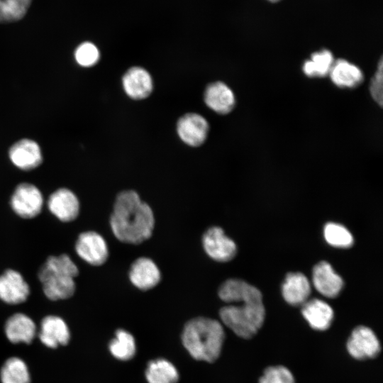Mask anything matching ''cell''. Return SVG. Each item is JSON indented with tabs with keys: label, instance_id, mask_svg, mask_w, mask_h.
I'll return each mask as SVG.
<instances>
[{
	"label": "cell",
	"instance_id": "11",
	"mask_svg": "<svg viewBox=\"0 0 383 383\" xmlns=\"http://www.w3.org/2000/svg\"><path fill=\"white\" fill-rule=\"evenodd\" d=\"M38 335L43 345L52 349L67 345L71 338L67 324L55 315H48L42 319Z\"/></svg>",
	"mask_w": 383,
	"mask_h": 383
},
{
	"label": "cell",
	"instance_id": "8",
	"mask_svg": "<svg viewBox=\"0 0 383 383\" xmlns=\"http://www.w3.org/2000/svg\"><path fill=\"white\" fill-rule=\"evenodd\" d=\"M176 128L183 143L191 147H198L206 140L209 126L203 116L196 113H187L179 118Z\"/></svg>",
	"mask_w": 383,
	"mask_h": 383
},
{
	"label": "cell",
	"instance_id": "31",
	"mask_svg": "<svg viewBox=\"0 0 383 383\" xmlns=\"http://www.w3.org/2000/svg\"><path fill=\"white\" fill-rule=\"evenodd\" d=\"M382 67L383 63L381 59L370 86L371 96L380 106L382 105Z\"/></svg>",
	"mask_w": 383,
	"mask_h": 383
},
{
	"label": "cell",
	"instance_id": "9",
	"mask_svg": "<svg viewBox=\"0 0 383 383\" xmlns=\"http://www.w3.org/2000/svg\"><path fill=\"white\" fill-rule=\"evenodd\" d=\"M347 350L353 358L365 360L375 357L381 348L374 333L368 327L360 326L353 331L349 337Z\"/></svg>",
	"mask_w": 383,
	"mask_h": 383
},
{
	"label": "cell",
	"instance_id": "21",
	"mask_svg": "<svg viewBox=\"0 0 383 383\" xmlns=\"http://www.w3.org/2000/svg\"><path fill=\"white\" fill-rule=\"evenodd\" d=\"M218 294L220 299L226 303L243 302L262 297L258 289L239 279L225 281L221 285Z\"/></svg>",
	"mask_w": 383,
	"mask_h": 383
},
{
	"label": "cell",
	"instance_id": "28",
	"mask_svg": "<svg viewBox=\"0 0 383 383\" xmlns=\"http://www.w3.org/2000/svg\"><path fill=\"white\" fill-rule=\"evenodd\" d=\"M326 242L337 248H349L353 243L350 231L343 226L335 223H328L323 229Z\"/></svg>",
	"mask_w": 383,
	"mask_h": 383
},
{
	"label": "cell",
	"instance_id": "15",
	"mask_svg": "<svg viewBox=\"0 0 383 383\" xmlns=\"http://www.w3.org/2000/svg\"><path fill=\"white\" fill-rule=\"evenodd\" d=\"M9 156L11 162L22 170L36 168L43 162V155L39 145L28 138L15 143L9 149Z\"/></svg>",
	"mask_w": 383,
	"mask_h": 383
},
{
	"label": "cell",
	"instance_id": "30",
	"mask_svg": "<svg viewBox=\"0 0 383 383\" xmlns=\"http://www.w3.org/2000/svg\"><path fill=\"white\" fill-rule=\"evenodd\" d=\"M259 383H295L292 372L284 366L267 367L260 378Z\"/></svg>",
	"mask_w": 383,
	"mask_h": 383
},
{
	"label": "cell",
	"instance_id": "2",
	"mask_svg": "<svg viewBox=\"0 0 383 383\" xmlns=\"http://www.w3.org/2000/svg\"><path fill=\"white\" fill-rule=\"evenodd\" d=\"M224 339L222 324L203 316L187 321L182 333V344L190 355L207 362H213L218 358Z\"/></svg>",
	"mask_w": 383,
	"mask_h": 383
},
{
	"label": "cell",
	"instance_id": "32",
	"mask_svg": "<svg viewBox=\"0 0 383 383\" xmlns=\"http://www.w3.org/2000/svg\"><path fill=\"white\" fill-rule=\"evenodd\" d=\"M271 1H279V0H270Z\"/></svg>",
	"mask_w": 383,
	"mask_h": 383
},
{
	"label": "cell",
	"instance_id": "26",
	"mask_svg": "<svg viewBox=\"0 0 383 383\" xmlns=\"http://www.w3.org/2000/svg\"><path fill=\"white\" fill-rule=\"evenodd\" d=\"M333 62L332 53L323 50L313 53L310 60L304 62L303 72L310 77H323L329 74Z\"/></svg>",
	"mask_w": 383,
	"mask_h": 383
},
{
	"label": "cell",
	"instance_id": "12",
	"mask_svg": "<svg viewBox=\"0 0 383 383\" xmlns=\"http://www.w3.org/2000/svg\"><path fill=\"white\" fill-rule=\"evenodd\" d=\"M48 208L60 221L70 222L78 216L80 206L79 199L72 191L60 188L50 195Z\"/></svg>",
	"mask_w": 383,
	"mask_h": 383
},
{
	"label": "cell",
	"instance_id": "6",
	"mask_svg": "<svg viewBox=\"0 0 383 383\" xmlns=\"http://www.w3.org/2000/svg\"><path fill=\"white\" fill-rule=\"evenodd\" d=\"M201 240L205 252L215 261L228 262L236 254L235 243L218 226L209 228L204 233Z\"/></svg>",
	"mask_w": 383,
	"mask_h": 383
},
{
	"label": "cell",
	"instance_id": "23",
	"mask_svg": "<svg viewBox=\"0 0 383 383\" xmlns=\"http://www.w3.org/2000/svg\"><path fill=\"white\" fill-rule=\"evenodd\" d=\"M145 375L148 383H177L179 373L175 366L163 358L149 362Z\"/></svg>",
	"mask_w": 383,
	"mask_h": 383
},
{
	"label": "cell",
	"instance_id": "27",
	"mask_svg": "<svg viewBox=\"0 0 383 383\" xmlns=\"http://www.w3.org/2000/svg\"><path fill=\"white\" fill-rule=\"evenodd\" d=\"M31 0H0V23L21 20L26 13Z\"/></svg>",
	"mask_w": 383,
	"mask_h": 383
},
{
	"label": "cell",
	"instance_id": "18",
	"mask_svg": "<svg viewBox=\"0 0 383 383\" xmlns=\"http://www.w3.org/2000/svg\"><path fill=\"white\" fill-rule=\"evenodd\" d=\"M206 105L219 114H227L234 108L235 98L231 89L222 82L209 84L204 93Z\"/></svg>",
	"mask_w": 383,
	"mask_h": 383
},
{
	"label": "cell",
	"instance_id": "24",
	"mask_svg": "<svg viewBox=\"0 0 383 383\" xmlns=\"http://www.w3.org/2000/svg\"><path fill=\"white\" fill-rule=\"evenodd\" d=\"M0 380L1 383H31L26 363L18 357L6 360L0 369Z\"/></svg>",
	"mask_w": 383,
	"mask_h": 383
},
{
	"label": "cell",
	"instance_id": "16",
	"mask_svg": "<svg viewBox=\"0 0 383 383\" xmlns=\"http://www.w3.org/2000/svg\"><path fill=\"white\" fill-rule=\"evenodd\" d=\"M312 281L316 289L323 296L328 298L337 296L343 286L342 278L326 261L320 262L314 266Z\"/></svg>",
	"mask_w": 383,
	"mask_h": 383
},
{
	"label": "cell",
	"instance_id": "1",
	"mask_svg": "<svg viewBox=\"0 0 383 383\" xmlns=\"http://www.w3.org/2000/svg\"><path fill=\"white\" fill-rule=\"evenodd\" d=\"M110 226L118 240L137 245L151 237L155 216L151 207L135 191L124 190L116 196Z\"/></svg>",
	"mask_w": 383,
	"mask_h": 383
},
{
	"label": "cell",
	"instance_id": "25",
	"mask_svg": "<svg viewBox=\"0 0 383 383\" xmlns=\"http://www.w3.org/2000/svg\"><path fill=\"white\" fill-rule=\"evenodd\" d=\"M111 354L117 360L126 361L132 359L136 351L134 337L128 331L118 329L109 344Z\"/></svg>",
	"mask_w": 383,
	"mask_h": 383
},
{
	"label": "cell",
	"instance_id": "22",
	"mask_svg": "<svg viewBox=\"0 0 383 383\" xmlns=\"http://www.w3.org/2000/svg\"><path fill=\"white\" fill-rule=\"evenodd\" d=\"M328 74L336 86L343 88L356 87L363 81V74L361 70L343 59L333 62Z\"/></svg>",
	"mask_w": 383,
	"mask_h": 383
},
{
	"label": "cell",
	"instance_id": "7",
	"mask_svg": "<svg viewBox=\"0 0 383 383\" xmlns=\"http://www.w3.org/2000/svg\"><path fill=\"white\" fill-rule=\"evenodd\" d=\"M75 251L81 259L93 266L103 265L109 257L106 241L101 235L92 231L79 235Z\"/></svg>",
	"mask_w": 383,
	"mask_h": 383
},
{
	"label": "cell",
	"instance_id": "13",
	"mask_svg": "<svg viewBox=\"0 0 383 383\" xmlns=\"http://www.w3.org/2000/svg\"><path fill=\"white\" fill-rule=\"evenodd\" d=\"M128 277L134 287L146 291L158 284L161 280V272L152 259L142 257L136 259L131 265Z\"/></svg>",
	"mask_w": 383,
	"mask_h": 383
},
{
	"label": "cell",
	"instance_id": "17",
	"mask_svg": "<svg viewBox=\"0 0 383 383\" xmlns=\"http://www.w3.org/2000/svg\"><path fill=\"white\" fill-rule=\"evenodd\" d=\"M4 333L6 338L13 344H30L37 334V328L33 320L28 316L16 313L6 320Z\"/></svg>",
	"mask_w": 383,
	"mask_h": 383
},
{
	"label": "cell",
	"instance_id": "14",
	"mask_svg": "<svg viewBox=\"0 0 383 383\" xmlns=\"http://www.w3.org/2000/svg\"><path fill=\"white\" fill-rule=\"evenodd\" d=\"M122 85L126 95L134 100L146 99L153 89L150 74L138 66L132 67L124 73Z\"/></svg>",
	"mask_w": 383,
	"mask_h": 383
},
{
	"label": "cell",
	"instance_id": "20",
	"mask_svg": "<svg viewBox=\"0 0 383 383\" xmlns=\"http://www.w3.org/2000/svg\"><path fill=\"white\" fill-rule=\"evenodd\" d=\"M301 313L310 326L317 331L328 329L333 318V309L318 299H308L302 304Z\"/></svg>",
	"mask_w": 383,
	"mask_h": 383
},
{
	"label": "cell",
	"instance_id": "10",
	"mask_svg": "<svg viewBox=\"0 0 383 383\" xmlns=\"http://www.w3.org/2000/svg\"><path fill=\"white\" fill-rule=\"evenodd\" d=\"M30 287L22 274L12 269L0 275V299L8 304L26 301L30 294Z\"/></svg>",
	"mask_w": 383,
	"mask_h": 383
},
{
	"label": "cell",
	"instance_id": "5",
	"mask_svg": "<svg viewBox=\"0 0 383 383\" xmlns=\"http://www.w3.org/2000/svg\"><path fill=\"white\" fill-rule=\"evenodd\" d=\"M10 205L15 213L23 218L37 216L43 206V196L40 189L33 184H19L13 191Z\"/></svg>",
	"mask_w": 383,
	"mask_h": 383
},
{
	"label": "cell",
	"instance_id": "19",
	"mask_svg": "<svg viewBox=\"0 0 383 383\" xmlns=\"http://www.w3.org/2000/svg\"><path fill=\"white\" fill-rule=\"evenodd\" d=\"M282 293L284 300L289 304H304L311 294V285L307 277L301 272L287 274L282 284Z\"/></svg>",
	"mask_w": 383,
	"mask_h": 383
},
{
	"label": "cell",
	"instance_id": "3",
	"mask_svg": "<svg viewBox=\"0 0 383 383\" xmlns=\"http://www.w3.org/2000/svg\"><path fill=\"white\" fill-rule=\"evenodd\" d=\"M77 266L67 254L50 256L41 265L38 277L45 296L52 301L67 299L76 290L74 278L78 275Z\"/></svg>",
	"mask_w": 383,
	"mask_h": 383
},
{
	"label": "cell",
	"instance_id": "4",
	"mask_svg": "<svg viewBox=\"0 0 383 383\" xmlns=\"http://www.w3.org/2000/svg\"><path fill=\"white\" fill-rule=\"evenodd\" d=\"M242 305L222 307V322L238 336L248 339L254 336L263 324L265 316L262 297L241 302Z\"/></svg>",
	"mask_w": 383,
	"mask_h": 383
},
{
	"label": "cell",
	"instance_id": "29",
	"mask_svg": "<svg viewBox=\"0 0 383 383\" xmlns=\"http://www.w3.org/2000/svg\"><path fill=\"white\" fill-rule=\"evenodd\" d=\"M74 58L79 65L89 67L95 65L99 62L100 52L94 43L84 42L76 48Z\"/></svg>",
	"mask_w": 383,
	"mask_h": 383
}]
</instances>
